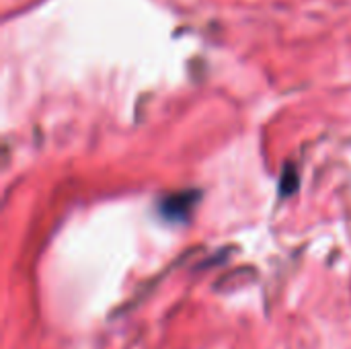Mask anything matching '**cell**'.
I'll return each instance as SVG.
<instances>
[{
  "mask_svg": "<svg viewBox=\"0 0 351 349\" xmlns=\"http://www.w3.org/2000/svg\"><path fill=\"white\" fill-rule=\"evenodd\" d=\"M197 197L199 193L193 191V189H187V191H177L169 197H165L160 202V214L162 218L171 220V222H181V220H187L197 204Z\"/></svg>",
  "mask_w": 351,
  "mask_h": 349,
  "instance_id": "1",
  "label": "cell"
},
{
  "mask_svg": "<svg viewBox=\"0 0 351 349\" xmlns=\"http://www.w3.org/2000/svg\"><path fill=\"white\" fill-rule=\"evenodd\" d=\"M296 187H298V177L294 175L292 165H288L286 171H284V175H282V193L284 195H290Z\"/></svg>",
  "mask_w": 351,
  "mask_h": 349,
  "instance_id": "2",
  "label": "cell"
}]
</instances>
